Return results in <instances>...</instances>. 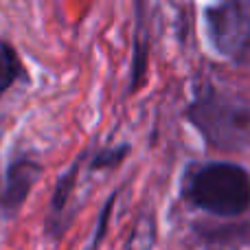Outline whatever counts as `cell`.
I'll return each instance as SVG.
<instances>
[{"instance_id":"6da1fadb","label":"cell","mask_w":250,"mask_h":250,"mask_svg":"<svg viewBox=\"0 0 250 250\" xmlns=\"http://www.w3.org/2000/svg\"><path fill=\"white\" fill-rule=\"evenodd\" d=\"M185 117L208 149L244 151L250 147V101L239 92L211 82L198 83Z\"/></svg>"},{"instance_id":"7a4b0ae2","label":"cell","mask_w":250,"mask_h":250,"mask_svg":"<svg viewBox=\"0 0 250 250\" xmlns=\"http://www.w3.org/2000/svg\"><path fill=\"white\" fill-rule=\"evenodd\" d=\"M182 198L220 220H237L250 211V171L230 160L191 165L182 178Z\"/></svg>"},{"instance_id":"3957f363","label":"cell","mask_w":250,"mask_h":250,"mask_svg":"<svg viewBox=\"0 0 250 250\" xmlns=\"http://www.w3.org/2000/svg\"><path fill=\"white\" fill-rule=\"evenodd\" d=\"M204 31L211 48L233 64L250 62V4L239 0L207 4Z\"/></svg>"},{"instance_id":"277c9868","label":"cell","mask_w":250,"mask_h":250,"mask_svg":"<svg viewBox=\"0 0 250 250\" xmlns=\"http://www.w3.org/2000/svg\"><path fill=\"white\" fill-rule=\"evenodd\" d=\"M42 165L29 154H18L9 160L4 169V187L0 193V215L16 217L29 200L33 187L42 176Z\"/></svg>"},{"instance_id":"5b68a950","label":"cell","mask_w":250,"mask_h":250,"mask_svg":"<svg viewBox=\"0 0 250 250\" xmlns=\"http://www.w3.org/2000/svg\"><path fill=\"white\" fill-rule=\"evenodd\" d=\"M88 156H90V151H82L55 180L51 200H48V211H46V235L53 242H60L66 235V230H68L70 222H73L68 204L75 195V189H77V182H79V171H82Z\"/></svg>"},{"instance_id":"8992f818","label":"cell","mask_w":250,"mask_h":250,"mask_svg":"<svg viewBox=\"0 0 250 250\" xmlns=\"http://www.w3.org/2000/svg\"><path fill=\"white\" fill-rule=\"evenodd\" d=\"M191 246L195 250H242L250 246V220L193 222Z\"/></svg>"},{"instance_id":"52a82bcc","label":"cell","mask_w":250,"mask_h":250,"mask_svg":"<svg viewBox=\"0 0 250 250\" xmlns=\"http://www.w3.org/2000/svg\"><path fill=\"white\" fill-rule=\"evenodd\" d=\"M136 20H134V38H132V60H129L127 75V95H136L147 83V70H149V51H151V31L147 4H134Z\"/></svg>"},{"instance_id":"ba28073f","label":"cell","mask_w":250,"mask_h":250,"mask_svg":"<svg viewBox=\"0 0 250 250\" xmlns=\"http://www.w3.org/2000/svg\"><path fill=\"white\" fill-rule=\"evenodd\" d=\"M18 82H29V70L11 42L0 38V97Z\"/></svg>"},{"instance_id":"9c48e42d","label":"cell","mask_w":250,"mask_h":250,"mask_svg":"<svg viewBox=\"0 0 250 250\" xmlns=\"http://www.w3.org/2000/svg\"><path fill=\"white\" fill-rule=\"evenodd\" d=\"M132 145L129 143H119V145H105L101 149L92 151L88 158V171L90 173H99V171H110L117 169L119 165H123L127 160Z\"/></svg>"},{"instance_id":"30bf717a","label":"cell","mask_w":250,"mask_h":250,"mask_svg":"<svg viewBox=\"0 0 250 250\" xmlns=\"http://www.w3.org/2000/svg\"><path fill=\"white\" fill-rule=\"evenodd\" d=\"M158 242V226L151 213H143L134 229L129 230V237L125 242V250H154Z\"/></svg>"},{"instance_id":"8fae6325","label":"cell","mask_w":250,"mask_h":250,"mask_svg":"<svg viewBox=\"0 0 250 250\" xmlns=\"http://www.w3.org/2000/svg\"><path fill=\"white\" fill-rule=\"evenodd\" d=\"M117 200H119V191H112L110 198L104 202L99 215H97V224H95V230H92V235H90V242H88V250H99V246L104 244L105 235H108V226H110V220H112V211H114Z\"/></svg>"}]
</instances>
